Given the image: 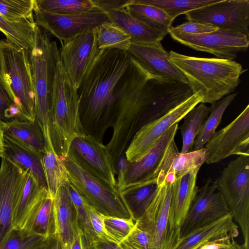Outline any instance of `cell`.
Here are the masks:
<instances>
[{
  "instance_id": "obj_4",
  "label": "cell",
  "mask_w": 249,
  "mask_h": 249,
  "mask_svg": "<svg viewBox=\"0 0 249 249\" xmlns=\"http://www.w3.org/2000/svg\"><path fill=\"white\" fill-rule=\"evenodd\" d=\"M29 56L35 93V120L43 133L45 148L53 149L50 135L49 114L55 69L60 60V51L49 34L37 25Z\"/></svg>"
},
{
  "instance_id": "obj_17",
  "label": "cell",
  "mask_w": 249,
  "mask_h": 249,
  "mask_svg": "<svg viewBox=\"0 0 249 249\" xmlns=\"http://www.w3.org/2000/svg\"><path fill=\"white\" fill-rule=\"evenodd\" d=\"M98 50L95 28L62 43L60 60L67 75L77 89Z\"/></svg>"
},
{
  "instance_id": "obj_40",
  "label": "cell",
  "mask_w": 249,
  "mask_h": 249,
  "mask_svg": "<svg viewBox=\"0 0 249 249\" xmlns=\"http://www.w3.org/2000/svg\"><path fill=\"white\" fill-rule=\"evenodd\" d=\"M47 239L25 229L13 228L0 244V249H42Z\"/></svg>"
},
{
  "instance_id": "obj_23",
  "label": "cell",
  "mask_w": 249,
  "mask_h": 249,
  "mask_svg": "<svg viewBox=\"0 0 249 249\" xmlns=\"http://www.w3.org/2000/svg\"><path fill=\"white\" fill-rule=\"evenodd\" d=\"M55 234L64 249H68L80 232L77 222L76 210L66 185L57 190L53 198Z\"/></svg>"
},
{
  "instance_id": "obj_49",
  "label": "cell",
  "mask_w": 249,
  "mask_h": 249,
  "mask_svg": "<svg viewBox=\"0 0 249 249\" xmlns=\"http://www.w3.org/2000/svg\"><path fill=\"white\" fill-rule=\"evenodd\" d=\"M90 249H122L119 244L109 241H97L91 246Z\"/></svg>"
},
{
  "instance_id": "obj_35",
  "label": "cell",
  "mask_w": 249,
  "mask_h": 249,
  "mask_svg": "<svg viewBox=\"0 0 249 249\" xmlns=\"http://www.w3.org/2000/svg\"><path fill=\"white\" fill-rule=\"evenodd\" d=\"M45 189L28 172L26 181L15 210L13 216L14 228H22L27 213Z\"/></svg>"
},
{
  "instance_id": "obj_39",
  "label": "cell",
  "mask_w": 249,
  "mask_h": 249,
  "mask_svg": "<svg viewBox=\"0 0 249 249\" xmlns=\"http://www.w3.org/2000/svg\"><path fill=\"white\" fill-rule=\"evenodd\" d=\"M38 9L58 15H75L96 8L91 0H35Z\"/></svg>"
},
{
  "instance_id": "obj_36",
  "label": "cell",
  "mask_w": 249,
  "mask_h": 249,
  "mask_svg": "<svg viewBox=\"0 0 249 249\" xmlns=\"http://www.w3.org/2000/svg\"><path fill=\"white\" fill-rule=\"evenodd\" d=\"M69 195L74 204L78 228L81 232L88 249L98 241L93 231L88 211L89 204L75 190L69 181L66 184Z\"/></svg>"
},
{
  "instance_id": "obj_29",
  "label": "cell",
  "mask_w": 249,
  "mask_h": 249,
  "mask_svg": "<svg viewBox=\"0 0 249 249\" xmlns=\"http://www.w3.org/2000/svg\"><path fill=\"white\" fill-rule=\"evenodd\" d=\"M4 134L40 154L45 152L43 133L36 120L15 119L6 122Z\"/></svg>"
},
{
  "instance_id": "obj_7",
  "label": "cell",
  "mask_w": 249,
  "mask_h": 249,
  "mask_svg": "<svg viewBox=\"0 0 249 249\" xmlns=\"http://www.w3.org/2000/svg\"><path fill=\"white\" fill-rule=\"evenodd\" d=\"M249 249V156L231 160L215 180Z\"/></svg>"
},
{
  "instance_id": "obj_1",
  "label": "cell",
  "mask_w": 249,
  "mask_h": 249,
  "mask_svg": "<svg viewBox=\"0 0 249 249\" xmlns=\"http://www.w3.org/2000/svg\"><path fill=\"white\" fill-rule=\"evenodd\" d=\"M152 75L125 50H99L77 89L85 134L102 142L116 110L145 94Z\"/></svg>"
},
{
  "instance_id": "obj_27",
  "label": "cell",
  "mask_w": 249,
  "mask_h": 249,
  "mask_svg": "<svg viewBox=\"0 0 249 249\" xmlns=\"http://www.w3.org/2000/svg\"><path fill=\"white\" fill-rule=\"evenodd\" d=\"M228 234L234 237L238 235V226L231 213L180 238L174 249H195L213 238Z\"/></svg>"
},
{
  "instance_id": "obj_53",
  "label": "cell",
  "mask_w": 249,
  "mask_h": 249,
  "mask_svg": "<svg viewBox=\"0 0 249 249\" xmlns=\"http://www.w3.org/2000/svg\"><path fill=\"white\" fill-rule=\"evenodd\" d=\"M228 249H248L243 245H240L237 243L234 238H232L231 240V244Z\"/></svg>"
},
{
  "instance_id": "obj_28",
  "label": "cell",
  "mask_w": 249,
  "mask_h": 249,
  "mask_svg": "<svg viewBox=\"0 0 249 249\" xmlns=\"http://www.w3.org/2000/svg\"><path fill=\"white\" fill-rule=\"evenodd\" d=\"M157 178L130 186L120 191L131 218L136 222L149 207L159 190Z\"/></svg>"
},
{
  "instance_id": "obj_55",
  "label": "cell",
  "mask_w": 249,
  "mask_h": 249,
  "mask_svg": "<svg viewBox=\"0 0 249 249\" xmlns=\"http://www.w3.org/2000/svg\"></svg>"
},
{
  "instance_id": "obj_41",
  "label": "cell",
  "mask_w": 249,
  "mask_h": 249,
  "mask_svg": "<svg viewBox=\"0 0 249 249\" xmlns=\"http://www.w3.org/2000/svg\"><path fill=\"white\" fill-rule=\"evenodd\" d=\"M35 0H0V14L12 21L34 17Z\"/></svg>"
},
{
  "instance_id": "obj_13",
  "label": "cell",
  "mask_w": 249,
  "mask_h": 249,
  "mask_svg": "<svg viewBox=\"0 0 249 249\" xmlns=\"http://www.w3.org/2000/svg\"><path fill=\"white\" fill-rule=\"evenodd\" d=\"M204 148L207 164L232 155L249 156V105L228 125L215 131Z\"/></svg>"
},
{
  "instance_id": "obj_48",
  "label": "cell",
  "mask_w": 249,
  "mask_h": 249,
  "mask_svg": "<svg viewBox=\"0 0 249 249\" xmlns=\"http://www.w3.org/2000/svg\"><path fill=\"white\" fill-rule=\"evenodd\" d=\"M232 234H228L213 238L197 247L195 249H221L229 248L231 244Z\"/></svg>"
},
{
  "instance_id": "obj_9",
  "label": "cell",
  "mask_w": 249,
  "mask_h": 249,
  "mask_svg": "<svg viewBox=\"0 0 249 249\" xmlns=\"http://www.w3.org/2000/svg\"><path fill=\"white\" fill-rule=\"evenodd\" d=\"M185 15L188 21L211 25L220 31L249 36V0H219Z\"/></svg>"
},
{
  "instance_id": "obj_47",
  "label": "cell",
  "mask_w": 249,
  "mask_h": 249,
  "mask_svg": "<svg viewBox=\"0 0 249 249\" xmlns=\"http://www.w3.org/2000/svg\"><path fill=\"white\" fill-rule=\"evenodd\" d=\"M95 7L107 13L113 10L124 9L130 0H91Z\"/></svg>"
},
{
  "instance_id": "obj_5",
  "label": "cell",
  "mask_w": 249,
  "mask_h": 249,
  "mask_svg": "<svg viewBox=\"0 0 249 249\" xmlns=\"http://www.w3.org/2000/svg\"><path fill=\"white\" fill-rule=\"evenodd\" d=\"M29 51L7 39L0 40V79L25 120L35 121V93Z\"/></svg>"
},
{
  "instance_id": "obj_44",
  "label": "cell",
  "mask_w": 249,
  "mask_h": 249,
  "mask_svg": "<svg viewBox=\"0 0 249 249\" xmlns=\"http://www.w3.org/2000/svg\"><path fill=\"white\" fill-rule=\"evenodd\" d=\"M119 245L122 249H153L150 235L136 225Z\"/></svg>"
},
{
  "instance_id": "obj_2",
  "label": "cell",
  "mask_w": 249,
  "mask_h": 249,
  "mask_svg": "<svg viewBox=\"0 0 249 249\" xmlns=\"http://www.w3.org/2000/svg\"><path fill=\"white\" fill-rule=\"evenodd\" d=\"M169 60L183 73L193 94L200 91L201 103H210L233 92L246 71L233 60L188 56L171 51Z\"/></svg>"
},
{
  "instance_id": "obj_52",
  "label": "cell",
  "mask_w": 249,
  "mask_h": 249,
  "mask_svg": "<svg viewBox=\"0 0 249 249\" xmlns=\"http://www.w3.org/2000/svg\"><path fill=\"white\" fill-rule=\"evenodd\" d=\"M5 122L0 118V157L4 156V133Z\"/></svg>"
},
{
  "instance_id": "obj_10",
  "label": "cell",
  "mask_w": 249,
  "mask_h": 249,
  "mask_svg": "<svg viewBox=\"0 0 249 249\" xmlns=\"http://www.w3.org/2000/svg\"><path fill=\"white\" fill-rule=\"evenodd\" d=\"M159 184L157 195L136 225L150 235L153 249H174L177 242L169 225L173 181L165 179Z\"/></svg>"
},
{
  "instance_id": "obj_3",
  "label": "cell",
  "mask_w": 249,
  "mask_h": 249,
  "mask_svg": "<svg viewBox=\"0 0 249 249\" xmlns=\"http://www.w3.org/2000/svg\"><path fill=\"white\" fill-rule=\"evenodd\" d=\"M50 135L53 150L66 157L74 139L85 135L80 114L77 89L60 60L56 65L49 114Z\"/></svg>"
},
{
  "instance_id": "obj_30",
  "label": "cell",
  "mask_w": 249,
  "mask_h": 249,
  "mask_svg": "<svg viewBox=\"0 0 249 249\" xmlns=\"http://www.w3.org/2000/svg\"><path fill=\"white\" fill-rule=\"evenodd\" d=\"M125 10L151 29L166 36L174 21L164 11L155 6L133 3L130 0Z\"/></svg>"
},
{
  "instance_id": "obj_50",
  "label": "cell",
  "mask_w": 249,
  "mask_h": 249,
  "mask_svg": "<svg viewBox=\"0 0 249 249\" xmlns=\"http://www.w3.org/2000/svg\"><path fill=\"white\" fill-rule=\"evenodd\" d=\"M42 249H64L58 236L55 234L47 238Z\"/></svg>"
},
{
  "instance_id": "obj_42",
  "label": "cell",
  "mask_w": 249,
  "mask_h": 249,
  "mask_svg": "<svg viewBox=\"0 0 249 249\" xmlns=\"http://www.w3.org/2000/svg\"><path fill=\"white\" fill-rule=\"evenodd\" d=\"M102 215L105 231L110 241L117 244L129 234L136 225V222L132 218Z\"/></svg>"
},
{
  "instance_id": "obj_14",
  "label": "cell",
  "mask_w": 249,
  "mask_h": 249,
  "mask_svg": "<svg viewBox=\"0 0 249 249\" xmlns=\"http://www.w3.org/2000/svg\"><path fill=\"white\" fill-rule=\"evenodd\" d=\"M168 34L178 42L197 51L207 52L218 58L233 60L247 51L249 36L217 30L201 34L178 32L169 29Z\"/></svg>"
},
{
  "instance_id": "obj_15",
  "label": "cell",
  "mask_w": 249,
  "mask_h": 249,
  "mask_svg": "<svg viewBox=\"0 0 249 249\" xmlns=\"http://www.w3.org/2000/svg\"><path fill=\"white\" fill-rule=\"evenodd\" d=\"M178 128V123L170 127L153 146L138 160L132 162L125 158L117 164V187L119 191L130 186L157 178L156 173L167 147L175 139Z\"/></svg>"
},
{
  "instance_id": "obj_20",
  "label": "cell",
  "mask_w": 249,
  "mask_h": 249,
  "mask_svg": "<svg viewBox=\"0 0 249 249\" xmlns=\"http://www.w3.org/2000/svg\"><path fill=\"white\" fill-rule=\"evenodd\" d=\"M126 51L153 75L188 84L183 73L169 60V53L160 41L131 43Z\"/></svg>"
},
{
  "instance_id": "obj_37",
  "label": "cell",
  "mask_w": 249,
  "mask_h": 249,
  "mask_svg": "<svg viewBox=\"0 0 249 249\" xmlns=\"http://www.w3.org/2000/svg\"><path fill=\"white\" fill-rule=\"evenodd\" d=\"M99 50L116 49L127 51L130 37L112 22H105L95 28Z\"/></svg>"
},
{
  "instance_id": "obj_22",
  "label": "cell",
  "mask_w": 249,
  "mask_h": 249,
  "mask_svg": "<svg viewBox=\"0 0 249 249\" xmlns=\"http://www.w3.org/2000/svg\"><path fill=\"white\" fill-rule=\"evenodd\" d=\"M205 148L181 153L178 151L175 139L168 145L156 173L158 182L167 179L173 181L190 171L200 168L206 162Z\"/></svg>"
},
{
  "instance_id": "obj_31",
  "label": "cell",
  "mask_w": 249,
  "mask_h": 249,
  "mask_svg": "<svg viewBox=\"0 0 249 249\" xmlns=\"http://www.w3.org/2000/svg\"><path fill=\"white\" fill-rule=\"evenodd\" d=\"M210 112V107L200 103L184 116L183 124L180 127L182 137L180 153L193 151L195 140Z\"/></svg>"
},
{
  "instance_id": "obj_18",
  "label": "cell",
  "mask_w": 249,
  "mask_h": 249,
  "mask_svg": "<svg viewBox=\"0 0 249 249\" xmlns=\"http://www.w3.org/2000/svg\"><path fill=\"white\" fill-rule=\"evenodd\" d=\"M28 172L3 157L0 164V244L14 228L13 216Z\"/></svg>"
},
{
  "instance_id": "obj_46",
  "label": "cell",
  "mask_w": 249,
  "mask_h": 249,
  "mask_svg": "<svg viewBox=\"0 0 249 249\" xmlns=\"http://www.w3.org/2000/svg\"><path fill=\"white\" fill-rule=\"evenodd\" d=\"M88 211L92 227L98 241H110L105 231L102 214L89 205H88Z\"/></svg>"
},
{
  "instance_id": "obj_11",
  "label": "cell",
  "mask_w": 249,
  "mask_h": 249,
  "mask_svg": "<svg viewBox=\"0 0 249 249\" xmlns=\"http://www.w3.org/2000/svg\"><path fill=\"white\" fill-rule=\"evenodd\" d=\"M202 98L200 91L193 94L163 116L142 126L125 152L126 161H135L145 155L170 127L179 123L189 111L201 103Z\"/></svg>"
},
{
  "instance_id": "obj_33",
  "label": "cell",
  "mask_w": 249,
  "mask_h": 249,
  "mask_svg": "<svg viewBox=\"0 0 249 249\" xmlns=\"http://www.w3.org/2000/svg\"><path fill=\"white\" fill-rule=\"evenodd\" d=\"M237 95V93H231L211 104L210 114L195 140L193 151L199 150L204 147L210 138L215 132L225 111Z\"/></svg>"
},
{
  "instance_id": "obj_26",
  "label": "cell",
  "mask_w": 249,
  "mask_h": 249,
  "mask_svg": "<svg viewBox=\"0 0 249 249\" xmlns=\"http://www.w3.org/2000/svg\"><path fill=\"white\" fill-rule=\"evenodd\" d=\"M113 23L130 37L131 43L143 44L161 41L165 36L132 16L125 9L106 13Z\"/></svg>"
},
{
  "instance_id": "obj_34",
  "label": "cell",
  "mask_w": 249,
  "mask_h": 249,
  "mask_svg": "<svg viewBox=\"0 0 249 249\" xmlns=\"http://www.w3.org/2000/svg\"><path fill=\"white\" fill-rule=\"evenodd\" d=\"M42 162L47 190L53 199L58 189L69 181L64 165L53 149H46L42 155Z\"/></svg>"
},
{
  "instance_id": "obj_21",
  "label": "cell",
  "mask_w": 249,
  "mask_h": 249,
  "mask_svg": "<svg viewBox=\"0 0 249 249\" xmlns=\"http://www.w3.org/2000/svg\"><path fill=\"white\" fill-rule=\"evenodd\" d=\"M199 169H194L173 181L169 225L171 234L177 244L180 239V226L198 189L196 183Z\"/></svg>"
},
{
  "instance_id": "obj_6",
  "label": "cell",
  "mask_w": 249,
  "mask_h": 249,
  "mask_svg": "<svg viewBox=\"0 0 249 249\" xmlns=\"http://www.w3.org/2000/svg\"><path fill=\"white\" fill-rule=\"evenodd\" d=\"M59 158L70 183L87 203L103 215L132 218L118 189L111 187L92 176L69 154Z\"/></svg>"
},
{
  "instance_id": "obj_19",
  "label": "cell",
  "mask_w": 249,
  "mask_h": 249,
  "mask_svg": "<svg viewBox=\"0 0 249 249\" xmlns=\"http://www.w3.org/2000/svg\"><path fill=\"white\" fill-rule=\"evenodd\" d=\"M150 103L142 126L173 109L193 94L187 84L153 75L149 81Z\"/></svg>"
},
{
  "instance_id": "obj_43",
  "label": "cell",
  "mask_w": 249,
  "mask_h": 249,
  "mask_svg": "<svg viewBox=\"0 0 249 249\" xmlns=\"http://www.w3.org/2000/svg\"><path fill=\"white\" fill-rule=\"evenodd\" d=\"M0 118L6 123L15 119L25 120L0 79Z\"/></svg>"
},
{
  "instance_id": "obj_12",
  "label": "cell",
  "mask_w": 249,
  "mask_h": 249,
  "mask_svg": "<svg viewBox=\"0 0 249 249\" xmlns=\"http://www.w3.org/2000/svg\"><path fill=\"white\" fill-rule=\"evenodd\" d=\"M92 176L107 185L118 188L117 170L103 142L85 134L72 141L68 153Z\"/></svg>"
},
{
  "instance_id": "obj_54",
  "label": "cell",
  "mask_w": 249,
  "mask_h": 249,
  "mask_svg": "<svg viewBox=\"0 0 249 249\" xmlns=\"http://www.w3.org/2000/svg\"><path fill=\"white\" fill-rule=\"evenodd\" d=\"M223 248V249H228V248Z\"/></svg>"
},
{
  "instance_id": "obj_24",
  "label": "cell",
  "mask_w": 249,
  "mask_h": 249,
  "mask_svg": "<svg viewBox=\"0 0 249 249\" xmlns=\"http://www.w3.org/2000/svg\"><path fill=\"white\" fill-rule=\"evenodd\" d=\"M47 239L55 234L54 202L45 189L27 213L22 228Z\"/></svg>"
},
{
  "instance_id": "obj_45",
  "label": "cell",
  "mask_w": 249,
  "mask_h": 249,
  "mask_svg": "<svg viewBox=\"0 0 249 249\" xmlns=\"http://www.w3.org/2000/svg\"><path fill=\"white\" fill-rule=\"evenodd\" d=\"M170 29L176 32L191 34L207 33L219 30L211 25L188 21L176 27L171 26Z\"/></svg>"
},
{
  "instance_id": "obj_32",
  "label": "cell",
  "mask_w": 249,
  "mask_h": 249,
  "mask_svg": "<svg viewBox=\"0 0 249 249\" xmlns=\"http://www.w3.org/2000/svg\"><path fill=\"white\" fill-rule=\"evenodd\" d=\"M36 26L34 17L12 21L0 14V31L7 40L26 50L33 47Z\"/></svg>"
},
{
  "instance_id": "obj_8",
  "label": "cell",
  "mask_w": 249,
  "mask_h": 249,
  "mask_svg": "<svg viewBox=\"0 0 249 249\" xmlns=\"http://www.w3.org/2000/svg\"><path fill=\"white\" fill-rule=\"evenodd\" d=\"M231 213L216 181L209 178L198 188L179 227L180 238Z\"/></svg>"
},
{
  "instance_id": "obj_51",
  "label": "cell",
  "mask_w": 249,
  "mask_h": 249,
  "mask_svg": "<svg viewBox=\"0 0 249 249\" xmlns=\"http://www.w3.org/2000/svg\"><path fill=\"white\" fill-rule=\"evenodd\" d=\"M68 249H88L81 232L76 236Z\"/></svg>"
},
{
  "instance_id": "obj_38",
  "label": "cell",
  "mask_w": 249,
  "mask_h": 249,
  "mask_svg": "<svg viewBox=\"0 0 249 249\" xmlns=\"http://www.w3.org/2000/svg\"><path fill=\"white\" fill-rule=\"evenodd\" d=\"M219 0H132L133 3L143 4L159 8L173 19L178 16L216 2Z\"/></svg>"
},
{
  "instance_id": "obj_25",
  "label": "cell",
  "mask_w": 249,
  "mask_h": 249,
  "mask_svg": "<svg viewBox=\"0 0 249 249\" xmlns=\"http://www.w3.org/2000/svg\"><path fill=\"white\" fill-rule=\"evenodd\" d=\"M42 155L4 134L3 157L29 173L42 187L47 189Z\"/></svg>"
},
{
  "instance_id": "obj_16",
  "label": "cell",
  "mask_w": 249,
  "mask_h": 249,
  "mask_svg": "<svg viewBox=\"0 0 249 249\" xmlns=\"http://www.w3.org/2000/svg\"><path fill=\"white\" fill-rule=\"evenodd\" d=\"M34 18L36 25L62 42L105 22H111L107 14L98 9L79 14L58 15L38 9L35 1Z\"/></svg>"
}]
</instances>
